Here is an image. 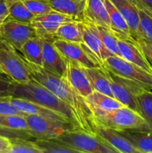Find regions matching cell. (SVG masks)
<instances>
[{
	"label": "cell",
	"mask_w": 152,
	"mask_h": 153,
	"mask_svg": "<svg viewBox=\"0 0 152 153\" xmlns=\"http://www.w3.org/2000/svg\"><path fill=\"white\" fill-rule=\"evenodd\" d=\"M25 61L31 78L52 91L71 108L79 128L88 133L96 134L94 115L86 98L80 95L64 76L53 73L43 66L31 64L25 59Z\"/></svg>",
	"instance_id": "1"
},
{
	"label": "cell",
	"mask_w": 152,
	"mask_h": 153,
	"mask_svg": "<svg viewBox=\"0 0 152 153\" xmlns=\"http://www.w3.org/2000/svg\"><path fill=\"white\" fill-rule=\"evenodd\" d=\"M12 97L40 104L65 117L75 128H80L71 108L49 89L31 78L24 84H14Z\"/></svg>",
	"instance_id": "2"
},
{
	"label": "cell",
	"mask_w": 152,
	"mask_h": 153,
	"mask_svg": "<svg viewBox=\"0 0 152 153\" xmlns=\"http://www.w3.org/2000/svg\"><path fill=\"white\" fill-rule=\"evenodd\" d=\"M92 111L95 125L108 127L118 131H151L141 114L126 106L108 111L98 109H92Z\"/></svg>",
	"instance_id": "3"
},
{
	"label": "cell",
	"mask_w": 152,
	"mask_h": 153,
	"mask_svg": "<svg viewBox=\"0 0 152 153\" xmlns=\"http://www.w3.org/2000/svg\"><path fill=\"white\" fill-rule=\"evenodd\" d=\"M13 46L0 39V72L16 84L31 79L25 58Z\"/></svg>",
	"instance_id": "4"
},
{
	"label": "cell",
	"mask_w": 152,
	"mask_h": 153,
	"mask_svg": "<svg viewBox=\"0 0 152 153\" xmlns=\"http://www.w3.org/2000/svg\"><path fill=\"white\" fill-rule=\"evenodd\" d=\"M57 138L76 152L118 153L97 134H90L80 128L66 130Z\"/></svg>",
	"instance_id": "5"
},
{
	"label": "cell",
	"mask_w": 152,
	"mask_h": 153,
	"mask_svg": "<svg viewBox=\"0 0 152 153\" xmlns=\"http://www.w3.org/2000/svg\"><path fill=\"white\" fill-rule=\"evenodd\" d=\"M103 66L111 73L137 82L148 90H152V74L123 58L113 55L106 58Z\"/></svg>",
	"instance_id": "6"
},
{
	"label": "cell",
	"mask_w": 152,
	"mask_h": 153,
	"mask_svg": "<svg viewBox=\"0 0 152 153\" xmlns=\"http://www.w3.org/2000/svg\"><path fill=\"white\" fill-rule=\"evenodd\" d=\"M114 98L123 105L140 114L137 97L146 88L133 81L121 77L107 70Z\"/></svg>",
	"instance_id": "7"
},
{
	"label": "cell",
	"mask_w": 152,
	"mask_h": 153,
	"mask_svg": "<svg viewBox=\"0 0 152 153\" xmlns=\"http://www.w3.org/2000/svg\"><path fill=\"white\" fill-rule=\"evenodd\" d=\"M53 44L63 58L73 60L81 64L83 67H102L98 57L83 42H70L54 39Z\"/></svg>",
	"instance_id": "8"
},
{
	"label": "cell",
	"mask_w": 152,
	"mask_h": 153,
	"mask_svg": "<svg viewBox=\"0 0 152 153\" xmlns=\"http://www.w3.org/2000/svg\"><path fill=\"white\" fill-rule=\"evenodd\" d=\"M25 119L35 139L57 138L66 130L77 128L70 123L38 115L27 114Z\"/></svg>",
	"instance_id": "9"
},
{
	"label": "cell",
	"mask_w": 152,
	"mask_h": 153,
	"mask_svg": "<svg viewBox=\"0 0 152 153\" xmlns=\"http://www.w3.org/2000/svg\"><path fill=\"white\" fill-rule=\"evenodd\" d=\"M37 36L35 28L31 24L22 23L6 18L1 28L0 39L15 49L19 51L29 39Z\"/></svg>",
	"instance_id": "10"
},
{
	"label": "cell",
	"mask_w": 152,
	"mask_h": 153,
	"mask_svg": "<svg viewBox=\"0 0 152 153\" xmlns=\"http://www.w3.org/2000/svg\"><path fill=\"white\" fill-rule=\"evenodd\" d=\"M71 20L75 19L71 16L52 10L46 14L35 16L31 25L35 28L38 37L46 40H53L60 25Z\"/></svg>",
	"instance_id": "11"
},
{
	"label": "cell",
	"mask_w": 152,
	"mask_h": 153,
	"mask_svg": "<svg viewBox=\"0 0 152 153\" xmlns=\"http://www.w3.org/2000/svg\"><path fill=\"white\" fill-rule=\"evenodd\" d=\"M79 22L81 29L83 43L98 57V60L103 65L104 60L113 54L111 53L103 44L96 24L93 23L86 18Z\"/></svg>",
	"instance_id": "12"
},
{
	"label": "cell",
	"mask_w": 152,
	"mask_h": 153,
	"mask_svg": "<svg viewBox=\"0 0 152 153\" xmlns=\"http://www.w3.org/2000/svg\"><path fill=\"white\" fill-rule=\"evenodd\" d=\"M66 70L63 76L66 78L72 85L84 98L87 97L93 91L84 67L78 62L64 58Z\"/></svg>",
	"instance_id": "13"
},
{
	"label": "cell",
	"mask_w": 152,
	"mask_h": 153,
	"mask_svg": "<svg viewBox=\"0 0 152 153\" xmlns=\"http://www.w3.org/2000/svg\"><path fill=\"white\" fill-rule=\"evenodd\" d=\"M118 45L122 58L152 74V64L147 59L135 40L118 38Z\"/></svg>",
	"instance_id": "14"
},
{
	"label": "cell",
	"mask_w": 152,
	"mask_h": 153,
	"mask_svg": "<svg viewBox=\"0 0 152 153\" xmlns=\"http://www.w3.org/2000/svg\"><path fill=\"white\" fill-rule=\"evenodd\" d=\"M95 133L107 145L121 153H139V151L118 131L96 125Z\"/></svg>",
	"instance_id": "15"
},
{
	"label": "cell",
	"mask_w": 152,
	"mask_h": 153,
	"mask_svg": "<svg viewBox=\"0 0 152 153\" xmlns=\"http://www.w3.org/2000/svg\"><path fill=\"white\" fill-rule=\"evenodd\" d=\"M8 100L13 106H15L16 108L19 109L20 111L24 114L38 115V116L51 118V119L57 120L61 121V122L70 123L65 117H63L60 114L53 111L50 110L41 105L34 102L13 97H9Z\"/></svg>",
	"instance_id": "16"
},
{
	"label": "cell",
	"mask_w": 152,
	"mask_h": 153,
	"mask_svg": "<svg viewBox=\"0 0 152 153\" xmlns=\"http://www.w3.org/2000/svg\"><path fill=\"white\" fill-rule=\"evenodd\" d=\"M41 40L43 46V67L60 76H63L66 70L64 58L54 46L53 40L43 38H41Z\"/></svg>",
	"instance_id": "17"
},
{
	"label": "cell",
	"mask_w": 152,
	"mask_h": 153,
	"mask_svg": "<svg viewBox=\"0 0 152 153\" xmlns=\"http://www.w3.org/2000/svg\"><path fill=\"white\" fill-rule=\"evenodd\" d=\"M115 7L123 16L129 26L131 37L135 40H139V16L138 8L132 0H110Z\"/></svg>",
	"instance_id": "18"
},
{
	"label": "cell",
	"mask_w": 152,
	"mask_h": 153,
	"mask_svg": "<svg viewBox=\"0 0 152 153\" xmlns=\"http://www.w3.org/2000/svg\"><path fill=\"white\" fill-rule=\"evenodd\" d=\"M84 70L93 91L114 97L111 90L108 71L104 66L89 68L84 67Z\"/></svg>",
	"instance_id": "19"
},
{
	"label": "cell",
	"mask_w": 152,
	"mask_h": 153,
	"mask_svg": "<svg viewBox=\"0 0 152 153\" xmlns=\"http://www.w3.org/2000/svg\"><path fill=\"white\" fill-rule=\"evenodd\" d=\"M52 10L71 16L77 21L85 18L86 0H48Z\"/></svg>",
	"instance_id": "20"
},
{
	"label": "cell",
	"mask_w": 152,
	"mask_h": 153,
	"mask_svg": "<svg viewBox=\"0 0 152 153\" xmlns=\"http://www.w3.org/2000/svg\"><path fill=\"white\" fill-rule=\"evenodd\" d=\"M105 5L110 19V29L120 39L134 40L131 37L129 26L120 12L110 0H105Z\"/></svg>",
	"instance_id": "21"
},
{
	"label": "cell",
	"mask_w": 152,
	"mask_h": 153,
	"mask_svg": "<svg viewBox=\"0 0 152 153\" xmlns=\"http://www.w3.org/2000/svg\"><path fill=\"white\" fill-rule=\"evenodd\" d=\"M85 18L96 25L110 28V19L105 0H86Z\"/></svg>",
	"instance_id": "22"
},
{
	"label": "cell",
	"mask_w": 152,
	"mask_h": 153,
	"mask_svg": "<svg viewBox=\"0 0 152 153\" xmlns=\"http://www.w3.org/2000/svg\"><path fill=\"white\" fill-rule=\"evenodd\" d=\"M139 153H152V132L149 131H119Z\"/></svg>",
	"instance_id": "23"
},
{
	"label": "cell",
	"mask_w": 152,
	"mask_h": 153,
	"mask_svg": "<svg viewBox=\"0 0 152 153\" xmlns=\"http://www.w3.org/2000/svg\"><path fill=\"white\" fill-rule=\"evenodd\" d=\"M86 100L91 110L98 109L108 111L125 106L114 97H111L96 91H93L86 97Z\"/></svg>",
	"instance_id": "24"
},
{
	"label": "cell",
	"mask_w": 152,
	"mask_h": 153,
	"mask_svg": "<svg viewBox=\"0 0 152 153\" xmlns=\"http://www.w3.org/2000/svg\"><path fill=\"white\" fill-rule=\"evenodd\" d=\"M8 10L7 19L22 23L31 24L34 16L24 4L22 0H4Z\"/></svg>",
	"instance_id": "25"
},
{
	"label": "cell",
	"mask_w": 152,
	"mask_h": 153,
	"mask_svg": "<svg viewBox=\"0 0 152 153\" xmlns=\"http://www.w3.org/2000/svg\"><path fill=\"white\" fill-rule=\"evenodd\" d=\"M19 52L27 61L36 65L43 66V46L40 37L36 36L29 39L22 46Z\"/></svg>",
	"instance_id": "26"
},
{
	"label": "cell",
	"mask_w": 152,
	"mask_h": 153,
	"mask_svg": "<svg viewBox=\"0 0 152 153\" xmlns=\"http://www.w3.org/2000/svg\"><path fill=\"white\" fill-rule=\"evenodd\" d=\"M55 38L77 43L83 42L80 22L71 20L62 23L55 33Z\"/></svg>",
	"instance_id": "27"
},
{
	"label": "cell",
	"mask_w": 152,
	"mask_h": 153,
	"mask_svg": "<svg viewBox=\"0 0 152 153\" xmlns=\"http://www.w3.org/2000/svg\"><path fill=\"white\" fill-rule=\"evenodd\" d=\"M138 8L139 16V40H145L152 44V16L148 13L140 3L136 0H132Z\"/></svg>",
	"instance_id": "28"
},
{
	"label": "cell",
	"mask_w": 152,
	"mask_h": 153,
	"mask_svg": "<svg viewBox=\"0 0 152 153\" xmlns=\"http://www.w3.org/2000/svg\"><path fill=\"white\" fill-rule=\"evenodd\" d=\"M34 141L43 153H76L58 138L35 139Z\"/></svg>",
	"instance_id": "29"
},
{
	"label": "cell",
	"mask_w": 152,
	"mask_h": 153,
	"mask_svg": "<svg viewBox=\"0 0 152 153\" xmlns=\"http://www.w3.org/2000/svg\"><path fill=\"white\" fill-rule=\"evenodd\" d=\"M139 111L152 132V90L145 89L137 97Z\"/></svg>",
	"instance_id": "30"
},
{
	"label": "cell",
	"mask_w": 152,
	"mask_h": 153,
	"mask_svg": "<svg viewBox=\"0 0 152 153\" xmlns=\"http://www.w3.org/2000/svg\"><path fill=\"white\" fill-rule=\"evenodd\" d=\"M97 27L104 46L113 55L121 57V53L118 45V37L110 28L98 25H97Z\"/></svg>",
	"instance_id": "31"
},
{
	"label": "cell",
	"mask_w": 152,
	"mask_h": 153,
	"mask_svg": "<svg viewBox=\"0 0 152 153\" xmlns=\"http://www.w3.org/2000/svg\"><path fill=\"white\" fill-rule=\"evenodd\" d=\"M10 153H43L34 140L25 138H11Z\"/></svg>",
	"instance_id": "32"
},
{
	"label": "cell",
	"mask_w": 152,
	"mask_h": 153,
	"mask_svg": "<svg viewBox=\"0 0 152 153\" xmlns=\"http://www.w3.org/2000/svg\"><path fill=\"white\" fill-rule=\"evenodd\" d=\"M0 126L13 128V129L25 130L31 132L29 126L25 119V116L13 114H0Z\"/></svg>",
	"instance_id": "33"
},
{
	"label": "cell",
	"mask_w": 152,
	"mask_h": 153,
	"mask_svg": "<svg viewBox=\"0 0 152 153\" xmlns=\"http://www.w3.org/2000/svg\"><path fill=\"white\" fill-rule=\"evenodd\" d=\"M22 1L35 16L46 14L52 10L48 0H22Z\"/></svg>",
	"instance_id": "34"
},
{
	"label": "cell",
	"mask_w": 152,
	"mask_h": 153,
	"mask_svg": "<svg viewBox=\"0 0 152 153\" xmlns=\"http://www.w3.org/2000/svg\"><path fill=\"white\" fill-rule=\"evenodd\" d=\"M0 136L11 138H25V139H34L33 135L30 131L25 130L13 129V128H7V127L1 126H0Z\"/></svg>",
	"instance_id": "35"
},
{
	"label": "cell",
	"mask_w": 152,
	"mask_h": 153,
	"mask_svg": "<svg viewBox=\"0 0 152 153\" xmlns=\"http://www.w3.org/2000/svg\"><path fill=\"white\" fill-rule=\"evenodd\" d=\"M14 82L0 72V98L12 97Z\"/></svg>",
	"instance_id": "36"
},
{
	"label": "cell",
	"mask_w": 152,
	"mask_h": 153,
	"mask_svg": "<svg viewBox=\"0 0 152 153\" xmlns=\"http://www.w3.org/2000/svg\"><path fill=\"white\" fill-rule=\"evenodd\" d=\"M8 97L0 98V114H13L20 115V116H26V114L22 113V111L13 106L9 102Z\"/></svg>",
	"instance_id": "37"
},
{
	"label": "cell",
	"mask_w": 152,
	"mask_h": 153,
	"mask_svg": "<svg viewBox=\"0 0 152 153\" xmlns=\"http://www.w3.org/2000/svg\"><path fill=\"white\" fill-rule=\"evenodd\" d=\"M149 62L152 64V44L142 40H136Z\"/></svg>",
	"instance_id": "38"
},
{
	"label": "cell",
	"mask_w": 152,
	"mask_h": 153,
	"mask_svg": "<svg viewBox=\"0 0 152 153\" xmlns=\"http://www.w3.org/2000/svg\"><path fill=\"white\" fill-rule=\"evenodd\" d=\"M11 143L10 139L0 136V153H10Z\"/></svg>",
	"instance_id": "39"
},
{
	"label": "cell",
	"mask_w": 152,
	"mask_h": 153,
	"mask_svg": "<svg viewBox=\"0 0 152 153\" xmlns=\"http://www.w3.org/2000/svg\"><path fill=\"white\" fill-rule=\"evenodd\" d=\"M8 15V10L4 0H0V17L7 18Z\"/></svg>",
	"instance_id": "40"
},
{
	"label": "cell",
	"mask_w": 152,
	"mask_h": 153,
	"mask_svg": "<svg viewBox=\"0 0 152 153\" xmlns=\"http://www.w3.org/2000/svg\"><path fill=\"white\" fill-rule=\"evenodd\" d=\"M145 7L152 12V0H136Z\"/></svg>",
	"instance_id": "41"
},
{
	"label": "cell",
	"mask_w": 152,
	"mask_h": 153,
	"mask_svg": "<svg viewBox=\"0 0 152 153\" xmlns=\"http://www.w3.org/2000/svg\"><path fill=\"white\" fill-rule=\"evenodd\" d=\"M6 19V17H0V34H1V25H2L3 22L4 21V19Z\"/></svg>",
	"instance_id": "42"
},
{
	"label": "cell",
	"mask_w": 152,
	"mask_h": 153,
	"mask_svg": "<svg viewBox=\"0 0 152 153\" xmlns=\"http://www.w3.org/2000/svg\"><path fill=\"white\" fill-rule=\"evenodd\" d=\"M143 7H144V8H145V10H146V11H147V12H148V13H149V14H150V15H151V16H152V12H151V11H150V10H148V9H147V8H146V7H144V6H143Z\"/></svg>",
	"instance_id": "43"
}]
</instances>
